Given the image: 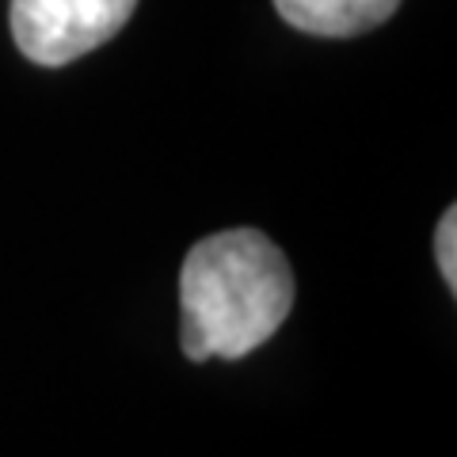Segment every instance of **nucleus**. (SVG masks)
Wrapping results in <instances>:
<instances>
[{
    "label": "nucleus",
    "instance_id": "nucleus-4",
    "mask_svg": "<svg viewBox=\"0 0 457 457\" xmlns=\"http://www.w3.org/2000/svg\"><path fill=\"white\" fill-rule=\"evenodd\" d=\"M435 260L450 290H457V210L450 206L435 228Z\"/></svg>",
    "mask_w": 457,
    "mask_h": 457
},
{
    "label": "nucleus",
    "instance_id": "nucleus-3",
    "mask_svg": "<svg viewBox=\"0 0 457 457\" xmlns=\"http://www.w3.org/2000/svg\"><path fill=\"white\" fill-rule=\"evenodd\" d=\"M282 23L317 38H354L396 16L400 0H270Z\"/></svg>",
    "mask_w": 457,
    "mask_h": 457
},
{
    "label": "nucleus",
    "instance_id": "nucleus-2",
    "mask_svg": "<svg viewBox=\"0 0 457 457\" xmlns=\"http://www.w3.org/2000/svg\"><path fill=\"white\" fill-rule=\"evenodd\" d=\"M137 0H8L16 50L42 69L73 65L130 23Z\"/></svg>",
    "mask_w": 457,
    "mask_h": 457
},
{
    "label": "nucleus",
    "instance_id": "nucleus-1",
    "mask_svg": "<svg viewBox=\"0 0 457 457\" xmlns=\"http://www.w3.org/2000/svg\"><path fill=\"white\" fill-rule=\"evenodd\" d=\"M294 309V270L260 228H221L187 252L179 270L183 354L191 362L245 359Z\"/></svg>",
    "mask_w": 457,
    "mask_h": 457
}]
</instances>
